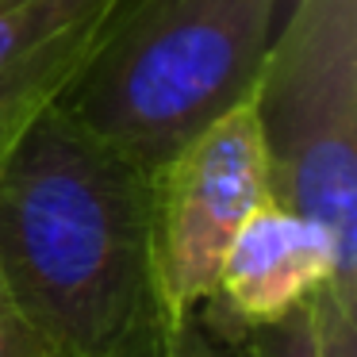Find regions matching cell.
<instances>
[{
	"instance_id": "cell-5",
	"label": "cell",
	"mask_w": 357,
	"mask_h": 357,
	"mask_svg": "<svg viewBox=\"0 0 357 357\" xmlns=\"http://www.w3.org/2000/svg\"><path fill=\"white\" fill-rule=\"evenodd\" d=\"M319 292L331 296L346 315H357V288L342 280L326 231L265 200L234 234L208 303L223 323L250 334Z\"/></svg>"
},
{
	"instance_id": "cell-6",
	"label": "cell",
	"mask_w": 357,
	"mask_h": 357,
	"mask_svg": "<svg viewBox=\"0 0 357 357\" xmlns=\"http://www.w3.org/2000/svg\"><path fill=\"white\" fill-rule=\"evenodd\" d=\"M119 0H0V150L62 104Z\"/></svg>"
},
{
	"instance_id": "cell-9",
	"label": "cell",
	"mask_w": 357,
	"mask_h": 357,
	"mask_svg": "<svg viewBox=\"0 0 357 357\" xmlns=\"http://www.w3.org/2000/svg\"><path fill=\"white\" fill-rule=\"evenodd\" d=\"M0 357H50L47 346L39 342V334L12 307L4 288H0Z\"/></svg>"
},
{
	"instance_id": "cell-3",
	"label": "cell",
	"mask_w": 357,
	"mask_h": 357,
	"mask_svg": "<svg viewBox=\"0 0 357 357\" xmlns=\"http://www.w3.org/2000/svg\"><path fill=\"white\" fill-rule=\"evenodd\" d=\"M269 200L323 227L357 288V0H296L250 93Z\"/></svg>"
},
{
	"instance_id": "cell-8",
	"label": "cell",
	"mask_w": 357,
	"mask_h": 357,
	"mask_svg": "<svg viewBox=\"0 0 357 357\" xmlns=\"http://www.w3.org/2000/svg\"><path fill=\"white\" fill-rule=\"evenodd\" d=\"M323 323V357H357V315H346L331 296H319Z\"/></svg>"
},
{
	"instance_id": "cell-7",
	"label": "cell",
	"mask_w": 357,
	"mask_h": 357,
	"mask_svg": "<svg viewBox=\"0 0 357 357\" xmlns=\"http://www.w3.org/2000/svg\"><path fill=\"white\" fill-rule=\"evenodd\" d=\"M323 296V292H319ZM319 296L288 315L254 326L246 334L250 357H323V323H319Z\"/></svg>"
},
{
	"instance_id": "cell-1",
	"label": "cell",
	"mask_w": 357,
	"mask_h": 357,
	"mask_svg": "<svg viewBox=\"0 0 357 357\" xmlns=\"http://www.w3.org/2000/svg\"><path fill=\"white\" fill-rule=\"evenodd\" d=\"M0 288L50 357H185L154 181L62 104L0 150Z\"/></svg>"
},
{
	"instance_id": "cell-2",
	"label": "cell",
	"mask_w": 357,
	"mask_h": 357,
	"mask_svg": "<svg viewBox=\"0 0 357 357\" xmlns=\"http://www.w3.org/2000/svg\"><path fill=\"white\" fill-rule=\"evenodd\" d=\"M280 0H119L62 96L93 135L154 173L250 100Z\"/></svg>"
},
{
	"instance_id": "cell-4",
	"label": "cell",
	"mask_w": 357,
	"mask_h": 357,
	"mask_svg": "<svg viewBox=\"0 0 357 357\" xmlns=\"http://www.w3.org/2000/svg\"><path fill=\"white\" fill-rule=\"evenodd\" d=\"M154 181V234L162 277L177 319L188 326L211 300L227 250L250 215L269 200L265 154L250 100L181 146Z\"/></svg>"
}]
</instances>
